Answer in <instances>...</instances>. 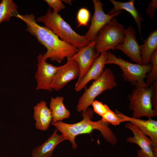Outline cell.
Listing matches in <instances>:
<instances>
[{
	"mask_svg": "<svg viewBox=\"0 0 157 157\" xmlns=\"http://www.w3.org/2000/svg\"><path fill=\"white\" fill-rule=\"evenodd\" d=\"M94 112L90 108L83 111L81 116L83 119L76 123L69 124L62 121H58L51 122L50 124L55 126L56 129L61 133L65 140L69 141L74 149L77 147L75 141V138L77 136L83 134H90L95 129L100 132L106 141L113 145L116 144L118 139L109 127V123L104 121L102 119L96 121L91 120Z\"/></svg>",
	"mask_w": 157,
	"mask_h": 157,
	"instance_id": "cell-1",
	"label": "cell"
},
{
	"mask_svg": "<svg viewBox=\"0 0 157 157\" xmlns=\"http://www.w3.org/2000/svg\"><path fill=\"white\" fill-rule=\"evenodd\" d=\"M39 22L51 30L62 40L79 49L88 45L90 42L85 35L75 32L58 13H54L49 8L46 14L37 19Z\"/></svg>",
	"mask_w": 157,
	"mask_h": 157,
	"instance_id": "cell-2",
	"label": "cell"
},
{
	"mask_svg": "<svg viewBox=\"0 0 157 157\" xmlns=\"http://www.w3.org/2000/svg\"><path fill=\"white\" fill-rule=\"evenodd\" d=\"M117 84L115 76L109 68H105L100 76L93 82L88 88L85 87L82 95L79 98L76 110L78 112L86 110L95 98L104 91L116 87Z\"/></svg>",
	"mask_w": 157,
	"mask_h": 157,
	"instance_id": "cell-3",
	"label": "cell"
},
{
	"mask_svg": "<svg viewBox=\"0 0 157 157\" xmlns=\"http://www.w3.org/2000/svg\"><path fill=\"white\" fill-rule=\"evenodd\" d=\"M106 64H114L119 66L122 74V76L125 81L130 82L135 87L148 86L144 80L152 67L151 63L147 65L134 64L125 60L120 57L108 51Z\"/></svg>",
	"mask_w": 157,
	"mask_h": 157,
	"instance_id": "cell-4",
	"label": "cell"
},
{
	"mask_svg": "<svg viewBox=\"0 0 157 157\" xmlns=\"http://www.w3.org/2000/svg\"><path fill=\"white\" fill-rule=\"evenodd\" d=\"M125 37V29L122 24L114 17L98 33L95 40V49L100 54L110 49H115L122 43Z\"/></svg>",
	"mask_w": 157,
	"mask_h": 157,
	"instance_id": "cell-5",
	"label": "cell"
},
{
	"mask_svg": "<svg viewBox=\"0 0 157 157\" xmlns=\"http://www.w3.org/2000/svg\"><path fill=\"white\" fill-rule=\"evenodd\" d=\"M152 85L149 86H136L128 96L129 107L133 111L132 117L140 119L145 116L149 118L156 117L151 103Z\"/></svg>",
	"mask_w": 157,
	"mask_h": 157,
	"instance_id": "cell-6",
	"label": "cell"
},
{
	"mask_svg": "<svg viewBox=\"0 0 157 157\" xmlns=\"http://www.w3.org/2000/svg\"><path fill=\"white\" fill-rule=\"evenodd\" d=\"M43 45L47 49L43 55L44 59L61 63L65 58L72 57L78 49L61 40L49 29L44 38Z\"/></svg>",
	"mask_w": 157,
	"mask_h": 157,
	"instance_id": "cell-7",
	"label": "cell"
},
{
	"mask_svg": "<svg viewBox=\"0 0 157 157\" xmlns=\"http://www.w3.org/2000/svg\"><path fill=\"white\" fill-rule=\"evenodd\" d=\"M37 69L35 75L37 83L36 90H42L51 92L53 82L58 67L48 63L42 54L37 57Z\"/></svg>",
	"mask_w": 157,
	"mask_h": 157,
	"instance_id": "cell-8",
	"label": "cell"
},
{
	"mask_svg": "<svg viewBox=\"0 0 157 157\" xmlns=\"http://www.w3.org/2000/svg\"><path fill=\"white\" fill-rule=\"evenodd\" d=\"M92 1L94 8V14L89 28L85 35L90 42L95 41L100 30L113 17L119 15L121 13L120 11L111 15L106 14L103 10L104 5L100 0H93Z\"/></svg>",
	"mask_w": 157,
	"mask_h": 157,
	"instance_id": "cell-9",
	"label": "cell"
},
{
	"mask_svg": "<svg viewBox=\"0 0 157 157\" xmlns=\"http://www.w3.org/2000/svg\"><path fill=\"white\" fill-rule=\"evenodd\" d=\"M125 127L130 130L133 134V136L128 137L127 141L136 144L140 147V149L137 152V157H157V155L153 151V143L150 139L135 124L129 122L125 124Z\"/></svg>",
	"mask_w": 157,
	"mask_h": 157,
	"instance_id": "cell-10",
	"label": "cell"
},
{
	"mask_svg": "<svg viewBox=\"0 0 157 157\" xmlns=\"http://www.w3.org/2000/svg\"><path fill=\"white\" fill-rule=\"evenodd\" d=\"M80 74L77 62L71 58L67 59L66 63L58 67L53 80V90H60L69 82L79 77Z\"/></svg>",
	"mask_w": 157,
	"mask_h": 157,
	"instance_id": "cell-11",
	"label": "cell"
},
{
	"mask_svg": "<svg viewBox=\"0 0 157 157\" xmlns=\"http://www.w3.org/2000/svg\"><path fill=\"white\" fill-rule=\"evenodd\" d=\"M95 41L90 42L87 46L78 49L77 51L70 58L75 60L79 67L80 74L76 83L84 76L100 54L95 51Z\"/></svg>",
	"mask_w": 157,
	"mask_h": 157,
	"instance_id": "cell-12",
	"label": "cell"
},
{
	"mask_svg": "<svg viewBox=\"0 0 157 157\" xmlns=\"http://www.w3.org/2000/svg\"><path fill=\"white\" fill-rule=\"evenodd\" d=\"M135 29L131 26L125 29V37L123 42L117 45L115 49L122 51L132 61L142 64L140 45L136 40Z\"/></svg>",
	"mask_w": 157,
	"mask_h": 157,
	"instance_id": "cell-13",
	"label": "cell"
},
{
	"mask_svg": "<svg viewBox=\"0 0 157 157\" xmlns=\"http://www.w3.org/2000/svg\"><path fill=\"white\" fill-rule=\"evenodd\" d=\"M115 113L124 122L128 121L135 124L146 135H148L153 143L154 152L157 155V121L149 118L144 120L126 115L116 110Z\"/></svg>",
	"mask_w": 157,
	"mask_h": 157,
	"instance_id": "cell-14",
	"label": "cell"
},
{
	"mask_svg": "<svg viewBox=\"0 0 157 157\" xmlns=\"http://www.w3.org/2000/svg\"><path fill=\"white\" fill-rule=\"evenodd\" d=\"M108 56V51L100 54L96 59L84 76L78 82L76 83L75 88L76 92L81 91L89 82L92 80H96L100 76L105 68Z\"/></svg>",
	"mask_w": 157,
	"mask_h": 157,
	"instance_id": "cell-15",
	"label": "cell"
},
{
	"mask_svg": "<svg viewBox=\"0 0 157 157\" xmlns=\"http://www.w3.org/2000/svg\"><path fill=\"white\" fill-rule=\"evenodd\" d=\"M33 117L37 129L45 131L48 129L52 121V116L51 110L45 101H41L34 107Z\"/></svg>",
	"mask_w": 157,
	"mask_h": 157,
	"instance_id": "cell-16",
	"label": "cell"
},
{
	"mask_svg": "<svg viewBox=\"0 0 157 157\" xmlns=\"http://www.w3.org/2000/svg\"><path fill=\"white\" fill-rule=\"evenodd\" d=\"M55 129L51 136L41 145L35 147L32 152V157H51L54 149L59 143L66 140L62 135Z\"/></svg>",
	"mask_w": 157,
	"mask_h": 157,
	"instance_id": "cell-17",
	"label": "cell"
},
{
	"mask_svg": "<svg viewBox=\"0 0 157 157\" xmlns=\"http://www.w3.org/2000/svg\"><path fill=\"white\" fill-rule=\"evenodd\" d=\"M16 17L20 19L26 23L27 26L26 31L35 36L40 44L43 45L49 28L39 25L33 13L24 15L19 14Z\"/></svg>",
	"mask_w": 157,
	"mask_h": 157,
	"instance_id": "cell-18",
	"label": "cell"
},
{
	"mask_svg": "<svg viewBox=\"0 0 157 157\" xmlns=\"http://www.w3.org/2000/svg\"><path fill=\"white\" fill-rule=\"evenodd\" d=\"M110 1L113 4L114 7L107 13L109 15L115 14L121 11L122 10L129 12L133 18L138 27L140 37L142 39L141 35V23L143 20L142 15L134 5V0H131L125 2H121L114 0Z\"/></svg>",
	"mask_w": 157,
	"mask_h": 157,
	"instance_id": "cell-19",
	"label": "cell"
},
{
	"mask_svg": "<svg viewBox=\"0 0 157 157\" xmlns=\"http://www.w3.org/2000/svg\"><path fill=\"white\" fill-rule=\"evenodd\" d=\"M64 97L61 96H58L55 98L51 97L49 108L51 112V122L61 121L64 119H68L69 117L70 112L64 104Z\"/></svg>",
	"mask_w": 157,
	"mask_h": 157,
	"instance_id": "cell-20",
	"label": "cell"
},
{
	"mask_svg": "<svg viewBox=\"0 0 157 157\" xmlns=\"http://www.w3.org/2000/svg\"><path fill=\"white\" fill-rule=\"evenodd\" d=\"M142 64L150 63L149 59L152 53L157 49V29L149 34L143 44L140 45Z\"/></svg>",
	"mask_w": 157,
	"mask_h": 157,
	"instance_id": "cell-21",
	"label": "cell"
},
{
	"mask_svg": "<svg viewBox=\"0 0 157 157\" xmlns=\"http://www.w3.org/2000/svg\"><path fill=\"white\" fill-rule=\"evenodd\" d=\"M19 14L16 4L12 0H3L0 3V24L9 21L13 17Z\"/></svg>",
	"mask_w": 157,
	"mask_h": 157,
	"instance_id": "cell-22",
	"label": "cell"
},
{
	"mask_svg": "<svg viewBox=\"0 0 157 157\" xmlns=\"http://www.w3.org/2000/svg\"><path fill=\"white\" fill-rule=\"evenodd\" d=\"M149 62L152 66L146 77L145 83L148 86H151L154 82L157 83V49L151 55Z\"/></svg>",
	"mask_w": 157,
	"mask_h": 157,
	"instance_id": "cell-23",
	"label": "cell"
},
{
	"mask_svg": "<svg viewBox=\"0 0 157 157\" xmlns=\"http://www.w3.org/2000/svg\"><path fill=\"white\" fill-rule=\"evenodd\" d=\"M90 17V13L86 8H83L78 10L76 15L78 23L77 27L81 26H86L88 25Z\"/></svg>",
	"mask_w": 157,
	"mask_h": 157,
	"instance_id": "cell-24",
	"label": "cell"
},
{
	"mask_svg": "<svg viewBox=\"0 0 157 157\" xmlns=\"http://www.w3.org/2000/svg\"><path fill=\"white\" fill-rule=\"evenodd\" d=\"M101 117V119L104 121L114 126H117L121 122H124L122 118L110 109Z\"/></svg>",
	"mask_w": 157,
	"mask_h": 157,
	"instance_id": "cell-25",
	"label": "cell"
},
{
	"mask_svg": "<svg viewBox=\"0 0 157 157\" xmlns=\"http://www.w3.org/2000/svg\"><path fill=\"white\" fill-rule=\"evenodd\" d=\"M92 105L93 107V111L101 117L110 110L107 105L104 104L101 102L97 100H94Z\"/></svg>",
	"mask_w": 157,
	"mask_h": 157,
	"instance_id": "cell-26",
	"label": "cell"
},
{
	"mask_svg": "<svg viewBox=\"0 0 157 157\" xmlns=\"http://www.w3.org/2000/svg\"><path fill=\"white\" fill-rule=\"evenodd\" d=\"M50 8L53 9V12L58 13L61 10L64 9L65 7L61 0H45Z\"/></svg>",
	"mask_w": 157,
	"mask_h": 157,
	"instance_id": "cell-27",
	"label": "cell"
},
{
	"mask_svg": "<svg viewBox=\"0 0 157 157\" xmlns=\"http://www.w3.org/2000/svg\"><path fill=\"white\" fill-rule=\"evenodd\" d=\"M152 85V92L151 96V103L154 110L157 113V83H154Z\"/></svg>",
	"mask_w": 157,
	"mask_h": 157,
	"instance_id": "cell-28",
	"label": "cell"
},
{
	"mask_svg": "<svg viewBox=\"0 0 157 157\" xmlns=\"http://www.w3.org/2000/svg\"><path fill=\"white\" fill-rule=\"evenodd\" d=\"M157 8L156 0H153L149 4L146 10V12L151 19L154 18Z\"/></svg>",
	"mask_w": 157,
	"mask_h": 157,
	"instance_id": "cell-29",
	"label": "cell"
},
{
	"mask_svg": "<svg viewBox=\"0 0 157 157\" xmlns=\"http://www.w3.org/2000/svg\"><path fill=\"white\" fill-rule=\"evenodd\" d=\"M62 2H64L66 4H69L70 5H72V1L71 0H62Z\"/></svg>",
	"mask_w": 157,
	"mask_h": 157,
	"instance_id": "cell-30",
	"label": "cell"
},
{
	"mask_svg": "<svg viewBox=\"0 0 157 157\" xmlns=\"http://www.w3.org/2000/svg\"><path fill=\"white\" fill-rule=\"evenodd\" d=\"M1 0H0V3H1Z\"/></svg>",
	"mask_w": 157,
	"mask_h": 157,
	"instance_id": "cell-31",
	"label": "cell"
}]
</instances>
